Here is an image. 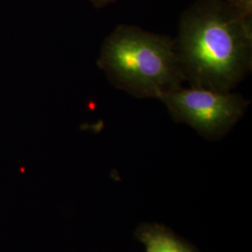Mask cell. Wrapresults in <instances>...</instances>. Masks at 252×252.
<instances>
[{"label": "cell", "mask_w": 252, "mask_h": 252, "mask_svg": "<svg viewBox=\"0 0 252 252\" xmlns=\"http://www.w3.org/2000/svg\"><path fill=\"white\" fill-rule=\"evenodd\" d=\"M175 47L185 81L232 91L252 67V19L225 0H198L181 15Z\"/></svg>", "instance_id": "cell-1"}, {"label": "cell", "mask_w": 252, "mask_h": 252, "mask_svg": "<svg viewBox=\"0 0 252 252\" xmlns=\"http://www.w3.org/2000/svg\"><path fill=\"white\" fill-rule=\"evenodd\" d=\"M97 63L115 87L138 98L160 100L185 81L175 40L134 26L114 29Z\"/></svg>", "instance_id": "cell-2"}, {"label": "cell", "mask_w": 252, "mask_h": 252, "mask_svg": "<svg viewBox=\"0 0 252 252\" xmlns=\"http://www.w3.org/2000/svg\"><path fill=\"white\" fill-rule=\"evenodd\" d=\"M172 118L192 127L208 139L225 135L242 118L250 102L231 91H217L203 87L182 88L160 99Z\"/></svg>", "instance_id": "cell-3"}, {"label": "cell", "mask_w": 252, "mask_h": 252, "mask_svg": "<svg viewBox=\"0 0 252 252\" xmlns=\"http://www.w3.org/2000/svg\"><path fill=\"white\" fill-rule=\"evenodd\" d=\"M135 238L144 244L146 252H198L170 230L159 224H142L135 231Z\"/></svg>", "instance_id": "cell-4"}, {"label": "cell", "mask_w": 252, "mask_h": 252, "mask_svg": "<svg viewBox=\"0 0 252 252\" xmlns=\"http://www.w3.org/2000/svg\"><path fill=\"white\" fill-rule=\"evenodd\" d=\"M244 18L252 19V0H225Z\"/></svg>", "instance_id": "cell-5"}, {"label": "cell", "mask_w": 252, "mask_h": 252, "mask_svg": "<svg viewBox=\"0 0 252 252\" xmlns=\"http://www.w3.org/2000/svg\"><path fill=\"white\" fill-rule=\"evenodd\" d=\"M93 2V4L97 7V8H102L105 6H108L109 4L115 2L116 0H91Z\"/></svg>", "instance_id": "cell-6"}]
</instances>
